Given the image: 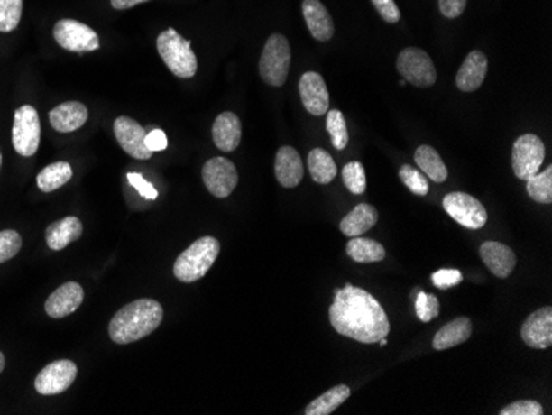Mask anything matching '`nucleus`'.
<instances>
[{"label": "nucleus", "instance_id": "1", "mask_svg": "<svg viewBox=\"0 0 552 415\" xmlns=\"http://www.w3.org/2000/svg\"><path fill=\"white\" fill-rule=\"evenodd\" d=\"M329 321L341 337L364 345L379 343L391 331L381 303L369 291L353 285L336 290L335 301L329 307Z\"/></svg>", "mask_w": 552, "mask_h": 415}, {"label": "nucleus", "instance_id": "2", "mask_svg": "<svg viewBox=\"0 0 552 415\" xmlns=\"http://www.w3.org/2000/svg\"><path fill=\"white\" fill-rule=\"evenodd\" d=\"M164 309L156 300H136L121 308L109 323V337L116 345H129L149 337L162 323Z\"/></svg>", "mask_w": 552, "mask_h": 415}, {"label": "nucleus", "instance_id": "3", "mask_svg": "<svg viewBox=\"0 0 552 415\" xmlns=\"http://www.w3.org/2000/svg\"><path fill=\"white\" fill-rule=\"evenodd\" d=\"M220 254V242L214 237H200L179 255L174 263V277L182 283H192L207 275Z\"/></svg>", "mask_w": 552, "mask_h": 415}, {"label": "nucleus", "instance_id": "4", "mask_svg": "<svg viewBox=\"0 0 552 415\" xmlns=\"http://www.w3.org/2000/svg\"><path fill=\"white\" fill-rule=\"evenodd\" d=\"M156 45L170 73L179 78H192L198 73V57L192 51L190 42L180 37L178 30L168 29L159 33Z\"/></svg>", "mask_w": 552, "mask_h": 415}, {"label": "nucleus", "instance_id": "5", "mask_svg": "<svg viewBox=\"0 0 552 415\" xmlns=\"http://www.w3.org/2000/svg\"><path fill=\"white\" fill-rule=\"evenodd\" d=\"M291 65L290 42L281 33H273L265 43L260 59V77L270 87H283Z\"/></svg>", "mask_w": 552, "mask_h": 415}, {"label": "nucleus", "instance_id": "6", "mask_svg": "<svg viewBox=\"0 0 552 415\" xmlns=\"http://www.w3.org/2000/svg\"><path fill=\"white\" fill-rule=\"evenodd\" d=\"M41 124L37 109L30 105L20 106L14 115L12 126V144L23 158H32L40 146Z\"/></svg>", "mask_w": 552, "mask_h": 415}, {"label": "nucleus", "instance_id": "7", "mask_svg": "<svg viewBox=\"0 0 552 415\" xmlns=\"http://www.w3.org/2000/svg\"><path fill=\"white\" fill-rule=\"evenodd\" d=\"M395 67L407 83L419 88H428L437 81L434 61L424 50L414 47L402 50L397 57Z\"/></svg>", "mask_w": 552, "mask_h": 415}, {"label": "nucleus", "instance_id": "8", "mask_svg": "<svg viewBox=\"0 0 552 415\" xmlns=\"http://www.w3.org/2000/svg\"><path fill=\"white\" fill-rule=\"evenodd\" d=\"M544 156H546V149H544L543 141L536 134H523L516 139L513 144V156H511V164H513L516 178L521 180L533 178L534 174H538L539 169L543 168Z\"/></svg>", "mask_w": 552, "mask_h": 415}, {"label": "nucleus", "instance_id": "9", "mask_svg": "<svg viewBox=\"0 0 552 415\" xmlns=\"http://www.w3.org/2000/svg\"><path fill=\"white\" fill-rule=\"evenodd\" d=\"M53 37L61 49L73 53H88L99 49L98 33L78 20H59L53 27Z\"/></svg>", "mask_w": 552, "mask_h": 415}, {"label": "nucleus", "instance_id": "10", "mask_svg": "<svg viewBox=\"0 0 552 415\" xmlns=\"http://www.w3.org/2000/svg\"><path fill=\"white\" fill-rule=\"evenodd\" d=\"M444 208L455 222H458L465 228L478 230V228L484 227L488 220V214H486L483 204L478 198H474L470 194H465V192L446 194L444 198Z\"/></svg>", "mask_w": 552, "mask_h": 415}, {"label": "nucleus", "instance_id": "11", "mask_svg": "<svg viewBox=\"0 0 552 415\" xmlns=\"http://www.w3.org/2000/svg\"><path fill=\"white\" fill-rule=\"evenodd\" d=\"M202 179L214 198H225L237 188L238 171L232 161L214 158L204 164Z\"/></svg>", "mask_w": 552, "mask_h": 415}, {"label": "nucleus", "instance_id": "12", "mask_svg": "<svg viewBox=\"0 0 552 415\" xmlns=\"http://www.w3.org/2000/svg\"><path fill=\"white\" fill-rule=\"evenodd\" d=\"M78 367L69 359H60L43 367L35 379V389L41 396H57L69 389L77 379Z\"/></svg>", "mask_w": 552, "mask_h": 415}, {"label": "nucleus", "instance_id": "13", "mask_svg": "<svg viewBox=\"0 0 552 415\" xmlns=\"http://www.w3.org/2000/svg\"><path fill=\"white\" fill-rule=\"evenodd\" d=\"M115 136L118 139L119 146L128 152L131 158L146 159L152 158L154 152L146 148V129L128 116H119L115 121Z\"/></svg>", "mask_w": 552, "mask_h": 415}, {"label": "nucleus", "instance_id": "14", "mask_svg": "<svg viewBox=\"0 0 552 415\" xmlns=\"http://www.w3.org/2000/svg\"><path fill=\"white\" fill-rule=\"evenodd\" d=\"M299 97L313 116H323L329 111V91L325 78L316 71H306L299 78Z\"/></svg>", "mask_w": 552, "mask_h": 415}, {"label": "nucleus", "instance_id": "15", "mask_svg": "<svg viewBox=\"0 0 552 415\" xmlns=\"http://www.w3.org/2000/svg\"><path fill=\"white\" fill-rule=\"evenodd\" d=\"M524 343L533 349H546L552 345V308L544 307L526 318L521 327Z\"/></svg>", "mask_w": 552, "mask_h": 415}, {"label": "nucleus", "instance_id": "16", "mask_svg": "<svg viewBox=\"0 0 552 415\" xmlns=\"http://www.w3.org/2000/svg\"><path fill=\"white\" fill-rule=\"evenodd\" d=\"M83 298H85V291H83L81 285L77 281H69V283L57 288L50 295L47 303H45V311L53 319L67 318L81 307Z\"/></svg>", "mask_w": 552, "mask_h": 415}, {"label": "nucleus", "instance_id": "17", "mask_svg": "<svg viewBox=\"0 0 552 415\" xmlns=\"http://www.w3.org/2000/svg\"><path fill=\"white\" fill-rule=\"evenodd\" d=\"M488 73V59L483 51L474 50L466 59L456 73V87L464 93H474L483 85Z\"/></svg>", "mask_w": 552, "mask_h": 415}, {"label": "nucleus", "instance_id": "18", "mask_svg": "<svg viewBox=\"0 0 552 415\" xmlns=\"http://www.w3.org/2000/svg\"><path fill=\"white\" fill-rule=\"evenodd\" d=\"M480 255L484 265L498 278H508L516 267V254L513 248L501 242H484L480 247Z\"/></svg>", "mask_w": 552, "mask_h": 415}, {"label": "nucleus", "instance_id": "19", "mask_svg": "<svg viewBox=\"0 0 552 415\" xmlns=\"http://www.w3.org/2000/svg\"><path fill=\"white\" fill-rule=\"evenodd\" d=\"M275 178L283 188L293 189L303 180V161L291 146L278 149L275 158Z\"/></svg>", "mask_w": 552, "mask_h": 415}, {"label": "nucleus", "instance_id": "20", "mask_svg": "<svg viewBox=\"0 0 552 415\" xmlns=\"http://www.w3.org/2000/svg\"><path fill=\"white\" fill-rule=\"evenodd\" d=\"M50 124L59 133H73L88 121V108L79 101H67L50 111Z\"/></svg>", "mask_w": 552, "mask_h": 415}, {"label": "nucleus", "instance_id": "21", "mask_svg": "<svg viewBox=\"0 0 552 415\" xmlns=\"http://www.w3.org/2000/svg\"><path fill=\"white\" fill-rule=\"evenodd\" d=\"M303 17L313 39L327 42L335 35V22L319 0H303Z\"/></svg>", "mask_w": 552, "mask_h": 415}, {"label": "nucleus", "instance_id": "22", "mask_svg": "<svg viewBox=\"0 0 552 415\" xmlns=\"http://www.w3.org/2000/svg\"><path fill=\"white\" fill-rule=\"evenodd\" d=\"M212 138L220 151L232 152L242 141V123L235 113L225 111L218 115L212 126Z\"/></svg>", "mask_w": 552, "mask_h": 415}, {"label": "nucleus", "instance_id": "23", "mask_svg": "<svg viewBox=\"0 0 552 415\" xmlns=\"http://www.w3.org/2000/svg\"><path fill=\"white\" fill-rule=\"evenodd\" d=\"M83 234V224L78 217L61 218L57 220L53 224H50L45 232V238H47V245L51 248L53 252H60L63 248L69 245L71 242L78 240Z\"/></svg>", "mask_w": 552, "mask_h": 415}, {"label": "nucleus", "instance_id": "24", "mask_svg": "<svg viewBox=\"0 0 552 415\" xmlns=\"http://www.w3.org/2000/svg\"><path fill=\"white\" fill-rule=\"evenodd\" d=\"M379 220V212L371 204H359L345 216L339 228L345 237H361L367 230L374 227Z\"/></svg>", "mask_w": 552, "mask_h": 415}, {"label": "nucleus", "instance_id": "25", "mask_svg": "<svg viewBox=\"0 0 552 415\" xmlns=\"http://www.w3.org/2000/svg\"><path fill=\"white\" fill-rule=\"evenodd\" d=\"M472 331H474V327L468 318H456L437 331L434 337V347L437 351H445V349L464 345L465 341H468V337H472Z\"/></svg>", "mask_w": 552, "mask_h": 415}, {"label": "nucleus", "instance_id": "26", "mask_svg": "<svg viewBox=\"0 0 552 415\" xmlns=\"http://www.w3.org/2000/svg\"><path fill=\"white\" fill-rule=\"evenodd\" d=\"M415 162L425 176L437 184H442L448 178V169L445 166L440 154L432 146H420L415 151Z\"/></svg>", "mask_w": 552, "mask_h": 415}, {"label": "nucleus", "instance_id": "27", "mask_svg": "<svg viewBox=\"0 0 552 415\" xmlns=\"http://www.w3.org/2000/svg\"><path fill=\"white\" fill-rule=\"evenodd\" d=\"M308 168L317 184H329L337 174L335 159L325 149L316 148L308 154Z\"/></svg>", "mask_w": 552, "mask_h": 415}, {"label": "nucleus", "instance_id": "28", "mask_svg": "<svg viewBox=\"0 0 552 415\" xmlns=\"http://www.w3.org/2000/svg\"><path fill=\"white\" fill-rule=\"evenodd\" d=\"M345 254L357 263H374L385 258V248L371 238L353 237L349 240Z\"/></svg>", "mask_w": 552, "mask_h": 415}, {"label": "nucleus", "instance_id": "29", "mask_svg": "<svg viewBox=\"0 0 552 415\" xmlns=\"http://www.w3.org/2000/svg\"><path fill=\"white\" fill-rule=\"evenodd\" d=\"M349 396H351L349 387L345 386V384L335 386L306 407L305 415H329L331 412H335L336 409L341 404H345Z\"/></svg>", "mask_w": 552, "mask_h": 415}, {"label": "nucleus", "instance_id": "30", "mask_svg": "<svg viewBox=\"0 0 552 415\" xmlns=\"http://www.w3.org/2000/svg\"><path fill=\"white\" fill-rule=\"evenodd\" d=\"M71 176H73V171L69 162L59 161L40 171L37 176V186L41 192H53L57 189L63 188Z\"/></svg>", "mask_w": 552, "mask_h": 415}, {"label": "nucleus", "instance_id": "31", "mask_svg": "<svg viewBox=\"0 0 552 415\" xmlns=\"http://www.w3.org/2000/svg\"><path fill=\"white\" fill-rule=\"evenodd\" d=\"M526 190L529 198L539 204H551L552 202V166H547L543 172L534 174L533 178L526 180Z\"/></svg>", "mask_w": 552, "mask_h": 415}, {"label": "nucleus", "instance_id": "32", "mask_svg": "<svg viewBox=\"0 0 552 415\" xmlns=\"http://www.w3.org/2000/svg\"><path fill=\"white\" fill-rule=\"evenodd\" d=\"M326 129L331 136L333 146L336 149H345L349 143V134H347V124H345V116L341 111L331 109L327 111V119H326Z\"/></svg>", "mask_w": 552, "mask_h": 415}, {"label": "nucleus", "instance_id": "33", "mask_svg": "<svg viewBox=\"0 0 552 415\" xmlns=\"http://www.w3.org/2000/svg\"><path fill=\"white\" fill-rule=\"evenodd\" d=\"M23 0H0V32L7 33L19 27Z\"/></svg>", "mask_w": 552, "mask_h": 415}, {"label": "nucleus", "instance_id": "34", "mask_svg": "<svg viewBox=\"0 0 552 415\" xmlns=\"http://www.w3.org/2000/svg\"><path fill=\"white\" fill-rule=\"evenodd\" d=\"M343 180L345 188L349 189L355 196H361L365 192V169L361 162L353 161L347 162L343 169Z\"/></svg>", "mask_w": 552, "mask_h": 415}, {"label": "nucleus", "instance_id": "35", "mask_svg": "<svg viewBox=\"0 0 552 415\" xmlns=\"http://www.w3.org/2000/svg\"><path fill=\"white\" fill-rule=\"evenodd\" d=\"M400 180L404 182L405 188L409 189L415 196H427L428 194V180L420 171L412 168L410 164H404L399 171Z\"/></svg>", "mask_w": 552, "mask_h": 415}, {"label": "nucleus", "instance_id": "36", "mask_svg": "<svg viewBox=\"0 0 552 415\" xmlns=\"http://www.w3.org/2000/svg\"><path fill=\"white\" fill-rule=\"evenodd\" d=\"M415 313H417L419 319L424 321V323L432 321L440 313V301H438V298L424 293V291H419L417 293V300H415Z\"/></svg>", "mask_w": 552, "mask_h": 415}, {"label": "nucleus", "instance_id": "37", "mask_svg": "<svg viewBox=\"0 0 552 415\" xmlns=\"http://www.w3.org/2000/svg\"><path fill=\"white\" fill-rule=\"evenodd\" d=\"M22 248V237L15 230L0 232V263L15 257Z\"/></svg>", "mask_w": 552, "mask_h": 415}, {"label": "nucleus", "instance_id": "38", "mask_svg": "<svg viewBox=\"0 0 552 415\" xmlns=\"http://www.w3.org/2000/svg\"><path fill=\"white\" fill-rule=\"evenodd\" d=\"M543 406L536 401H518L503 407L500 415H543Z\"/></svg>", "mask_w": 552, "mask_h": 415}, {"label": "nucleus", "instance_id": "39", "mask_svg": "<svg viewBox=\"0 0 552 415\" xmlns=\"http://www.w3.org/2000/svg\"><path fill=\"white\" fill-rule=\"evenodd\" d=\"M462 280H464L462 272L452 270V268L450 270H438L437 273L432 275V281H434L435 287L440 288V290H448V288L455 287Z\"/></svg>", "mask_w": 552, "mask_h": 415}, {"label": "nucleus", "instance_id": "40", "mask_svg": "<svg viewBox=\"0 0 552 415\" xmlns=\"http://www.w3.org/2000/svg\"><path fill=\"white\" fill-rule=\"evenodd\" d=\"M371 2L374 4L375 10L387 23H397L400 20V10L394 0H371Z\"/></svg>", "mask_w": 552, "mask_h": 415}, {"label": "nucleus", "instance_id": "41", "mask_svg": "<svg viewBox=\"0 0 552 415\" xmlns=\"http://www.w3.org/2000/svg\"><path fill=\"white\" fill-rule=\"evenodd\" d=\"M128 180L129 184L136 189L143 198H149V200L158 198V190H156V188H154L149 180L143 178L141 174H138V172H129Z\"/></svg>", "mask_w": 552, "mask_h": 415}, {"label": "nucleus", "instance_id": "42", "mask_svg": "<svg viewBox=\"0 0 552 415\" xmlns=\"http://www.w3.org/2000/svg\"><path fill=\"white\" fill-rule=\"evenodd\" d=\"M438 7L446 19H456L466 9V0H438Z\"/></svg>", "mask_w": 552, "mask_h": 415}, {"label": "nucleus", "instance_id": "43", "mask_svg": "<svg viewBox=\"0 0 552 415\" xmlns=\"http://www.w3.org/2000/svg\"><path fill=\"white\" fill-rule=\"evenodd\" d=\"M146 148L151 152H156V151H164L168 148V136L162 129H152L151 133L146 134Z\"/></svg>", "mask_w": 552, "mask_h": 415}, {"label": "nucleus", "instance_id": "44", "mask_svg": "<svg viewBox=\"0 0 552 415\" xmlns=\"http://www.w3.org/2000/svg\"><path fill=\"white\" fill-rule=\"evenodd\" d=\"M144 2H149V0H111V5L113 9L126 10L139 4H144Z\"/></svg>", "mask_w": 552, "mask_h": 415}, {"label": "nucleus", "instance_id": "45", "mask_svg": "<svg viewBox=\"0 0 552 415\" xmlns=\"http://www.w3.org/2000/svg\"><path fill=\"white\" fill-rule=\"evenodd\" d=\"M4 367H5V356L0 353V373L4 371Z\"/></svg>", "mask_w": 552, "mask_h": 415}, {"label": "nucleus", "instance_id": "46", "mask_svg": "<svg viewBox=\"0 0 552 415\" xmlns=\"http://www.w3.org/2000/svg\"><path fill=\"white\" fill-rule=\"evenodd\" d=\"M0 169H2V152H0Z\"/></svg>", "mask_w": 552, "mask_h": 415}]
</instances>
